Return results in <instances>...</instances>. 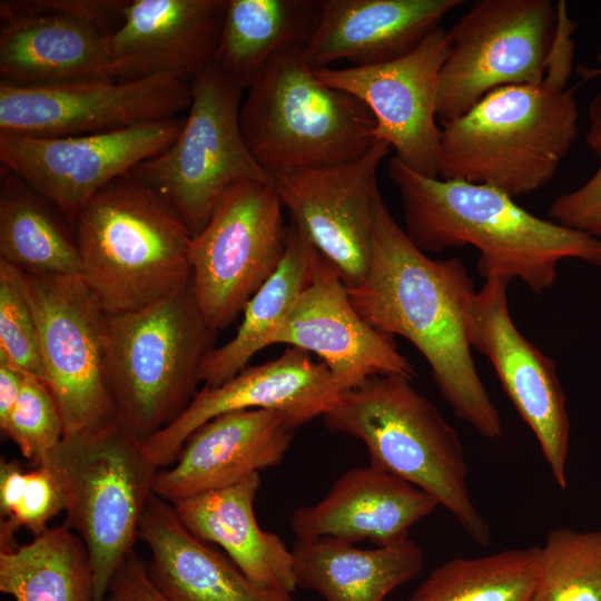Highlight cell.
Returning a JSON list of instances; mask_svg holds the SVG:
<instances>
[{"instance_id":"obj_5","label":"cell","mask_w":601,"mask_h":601,"mask_svg":"<svg viewBox=\"0 0 601 601\" xmlns=\"http://www.w3.org/2000/svg\"><path fill=\"white\" fill-rule=\"evenodd\" d=\"M322 417L332 432L362 441L371 464L426 492L476 544L490 545V524L469 492L460 436L412 380L371 376L344 391Z\"/></svg>"},{"instance_id":"obj_6","label":"cell","mask_w":601,"mask_h":601,"mask_svg":"<svg viewBox=\"0 0 601 601\" xmlns=\"http://www.w3.org/2000/svg\"><path fill=\"white\" fill-rule=\"evenodd\" d=\"M574 27L564 1H474L447 30L436 106L441 125L494 89L538 85L546 77L568 81Z\"/></svg>"},{"instance_id":"obj_42","label":"cell","mask_w":601,"mask_h":601,"mask_svg":"<svg viewBox=\"0 0 601 601\" xmlns=\"http://www.w3.org/2000/svg\"><path fill=\"white\" fill-rule=\"evenodd\" d=\"M581 75H582L585 79H589V78H592V77H597V76H600V75H601V68H600V69H593V68L582 67V68H581Z\"/></svg>"},{"instance_id":"obj_3","label":"cell","mask_w":601,"mask_h":601,"mask_svg":"<svg viewBox=\"0 0 601 601\" xmlns=\"http://www.w3.org/2000/svg\"><path fill=\"white\" fill-rule=\"evenodd\" d=\"M578 132L574 88L552 78L501 87L441 125L439 173L513 198L531 194L555 176Z\"/></svg>"},{"instance_id":"obj_21","label":"cell","mask_w":601,"mask_h":601,"mask_svg":"<svg viewBox=\"0 0 601 601\" xmlns=\"http://www.w3.org/2000/svg\"><path fill=\"white\" fill-rule=\"evenodd\" d=\"M297 427L273 410L221 414L197 428L169 469H160L152 493L170 503L226 487L278 465Z\"/></svg>"},{"instance_id":"obj_30","label":"cell","mask_w":601,"mask_h":601,"mask_svg":"<svg viewBox=\"0 0 601 601\" xmlns=\"http://www.w3.org/2000/svg\"><path fill=\"white\" fill-rule=\"evenodd\" d=\"M50 205L17 174L0 166V259L26 273L80 276L76 238Z\"/></svg>"},{"instance_id":"obj_28","label":"cell","mask_w":601,"mask_h":601,"mask_svg":"<svg viewBox=\"0 0 601 601\" xmlns=\"http://www.w3.org/2000/svg\"><path fill=\"white\" fill-rule=\"evenodd\" d=\"M318 256L319 252L306 235L290 221L279 266L246 305L234 337L205 353L199 366V382L211 387L221 385L245 368L260 349L269 346L272 335L309 285Z\"/></svg>"},{"instance_id":"obj_16","label":"cell","mask_w":601,"mask_h":601,"mask_svg":"<svg viewBox=\"0 0 601 601\" xmlns=\"http://www.w3.org/2000/svg\"><path fill=\"white\" fill-rule=\"evenodd\" d=\"M449 51L447 30H432L410 53L393 61L314 69L325 85L358 98L372 111L375 140H384L411 170L439 178L441 127L436 120L439 75Z\"/></svg>"},{"instance_id":"obj_15","label":"cell","mask_w":601,"mask_h":601,"mask_svg":"<svg viewBox=\"0 0 601 601\" xmlns=\"http://www.w3.org/2000/svg\"><path fill=\"white\" fill-rule=\"evenodd\" d=\"M391 150L377 140L354 160L270 174L292 223L337 268L347 288L358 286L370 268L376 175Z\"/></svg>"},{"instance_id":"obj_35","label":"cell","mask_w":601,"mask_h":601,"mask_svg":"<svg viewBox=\"0 0 601 601\" xmlns=\"http://www.w3.org/2000/svg\"><path fill=\"white\" fill-rule=\"evenodd\" d=\"M0 353L47 385L35 312L22 270L0 259Z\"/></svg>"},{"instance_id":"obj_31","label":"cell","mask_w":601,"mask_h":601,"mask_svg":"<svg viewBox=\"0 0 601 601\" xmlns=\"http://www.w3.org/2000/svg\"><path fill=\"white\" fill-rule=\"evenodd\" d=\"M0 591L14 601H93L90 558L65 523L0 550Z\"/></svg>"},{"instance_id":"obj_29","label":"cell","mask_w":601,"mask_h":601,"mask_svg":"<svg viewBox=\"0 0 601 601\" xmlns=\"http://www.w3.org/2000/svg\"><path fill=\"white\" fill-rule=\"evenodd\" d=\"M319 0H228L214 66L243 89L276 55L306 47Z\"/></svg>"},{"instance_id":"obj_38","label":"cell","mask_w":601,"mask_h":601,"mask_svg":"<svg viewBox=\"0 0 601 601\" xmlns=\"http://www.w3.org/2000/svg\"><path fill=\"white\" fill-rule=\"evenodd\" d=\"M128 2L129 1L122 0L13 1L20 9L68 16L95 26L109 36L119 28L122 19V11Z\"/></svg>"},{"instance_id":"obj_39","label":"cell","mask_w":601,"mask_h":601,"mask_svg":"<svg viewBox=\"0 0 601 601\" xmlns=\"http://www.w3.org/2000/svg\"><path fill=\"white\" fill-rule=\"evenodd\" d=\"M104 601H170L156 587L148 566L129 553L115 572Z\"/></svg>"},{"instance_id":"obj_2","label":"cell","mask_w":601,"mask_h":601,"mask_svg":"<svg viewBox=\"0 0 601 601\" xmlns=\"http://www.w3.org/2000/svg\"><path fill=\"white\" fill-rule=\"evenodd\" d=\"M387 176L402 199L404 231L423 253L471 245L485 279L518 278L542 294L568 258L601 267V239L532 215L487 185L426 177L395 156Z\"/></svg>"},{"instance_id":"obj_26","label":"cell","mask_w":601,"mask_h":601,"mask_svg":"<svg viewBox=\"0 0 601 601\" xmlns=\"http://www.w3.org/2000/svg\"><path fill=\"white\" fill-rule=\"evenodd\" d=\"M259 473L236 484L206 491L173 504L185 528L204 542L218 544L255 583L292 593L296 588L293 554L274 532L263 530L254 503Z\"/></svg>"},{"instance_id":"obj_8","label":"cell","mask_w":601,"mask_h":601,"mask_svg":"<svg viewBox=\"0 0 601 601\" xmlns=\"http://www.w3.org/2000/svg\"><path fill=\"white\" fill-rule=\"evenodd\" d=\"M214 333L191 280L138 311L107 314L106 375L121 422L141 442L186 410Z\"/></svg>"},{"instance_id":"obj_23","label":"cell","mask_w":601,"mask_h":601,"mask_svg":"<svg viewBox=\"0 0 601 601\" xmlns=\"http://www.w3.org/2000/svg\"><path fill=\"white\" fill-rule=\"evenodd\" d=\"M462 0H321L304 49L313 68L337 60L354 66L393 61L413 51Z\"/></svg>"},{"instance_id":"obj_18","label":"cell","mask_w":601,"mask_h":601,"mask_svg":"<svg viewBox=\"0 0 601 601\" xmlns=\"http://www.w3.org/2000/svg\"><path fill=\"white\" fill-rule=\"evenodd\" d=\"M346 388L309 353L289 346L277 358L246 366L218 386L197 392L180 416L144 442L159 467L173 464L187 439L201 425L225 413L273 410L286 414L296 427L323 416Z\"/></svg>"},{"instance_id":"obj_12","label":"cell","mask_w":601,"mask_h":601,"mask_svg":"<svg viewBox=\"0 0 601 601\" xmlns=\"http://www.w3.org/2000/svg\"><path fill=\"white\" fill-rule=\"evenodd\" d=\"M65 435L118 417L106 375L107 314L81 276L22 272Z\"/></svg>"},{"instance_id":"obj_40","label":"cell","mask_w":601,"mask_h":601,"mask_svg":"<svg viewBox=\"0 0 601 601\" xmlns=\"http://www.w3.org/2000/svg\"><path fill=\"white\" fill-rule=\"evenodd\" d=\"M27 481V471L17 460L0 462V518L10 519L21 500Z\"/></svg>"},{"instance_id":"obj_7","label":"cell","mask_w":601,"mask_h":601,"mask_svg":"<svg viewBox=\"0 0 601 601\" xmlns=\"http://www.w3.org/2000/svg\"><path fill=\"white\" fill-rule=\"evenodd\" d=\"M304 49L273 57L240 106L246 145L268 174L354 160L376 141L372 111L349 92L321 81Z\"/></svg>"},{"instance_id":"obj_41","label":"cell","mask_w":601,"mask_h":601,"mask_svg":"<svg viewBox=\"0 0 601 601\" xmlns=\"http://www.w3.org/2000/svg\"><path fill=\"white\" fill-rule=\"evenodd\" d=\"M27 373L0 353V425L12 412Z\"/></svg>"},{"instance_id":"obj_14","label":"cell","mask_w":601,"mask_h":601,"mask_svg":"<svg viewBox=\"0 0 601 601\" xmlns=\"http://www.w3.org/2000/svg\"><path fill=\"white\" fill-rule=\"evenodd\" d=\"M185 117L82 136L0 134V160L49 200L75 227L88 201L179 135Z\"/></svg>"},{"instance_id":"obj_17","label":"cell","mask_w":601,"mask_h":601,"mask_svg":"<svg viewBox=\"0 0 601 601\" xmlns=\"http://www.w3.org/2000/svg\"><path fill=\"white\" fill-rule=\"evenodd\" d=\"M504 278L486 279L469 317L471 347L492 364L505 394L534 433L551 474L566 487L570 420L555 362L512 321Z\"/></svg>"},{"instance_id":"obj_4","label":"cell","mask_w":601,"mask_h":601,"mask_svg":"<svg viewBox=\"0 0 601 601\" xmlns=\"http://www.w3.org/2000/svg\"><path fill=\"white\" fill-rule=\"evenodd\" d=\"M73 229L80 276L106 314L141 309L191 280V233L166 200L129 173L88 201Z\"/></svg>"},{"instance_id":"obj_34","label":"cell","mask_w":601,"mask_h":601,"mask_svg":"<svg viewBox=\"0 0 601 601\" xmlns=\"http://www.w3.org/2000/svg\"><path fill=\"white\" fill-rule=\"evenodd\" d=\"M0 427L32 466L43 464L65 436L62 416L51 391L30 374H26L16 405Z\"/></svg>"},{"instance_id":"obj_25","label":"cell","mask_w":601,"mask_h":601,"mask_svg":"<svg viewBox=\"0 0 601 601\" xmlns=\"http://www.w3.org/2000/svg\"><path fill=\"white\" fill-rule=\"evenodd\" d=\"M138 539L148 545V571L170 601H295L292 593L264 588L231 561L191 534L173 504L154 493L142 512Z\"/></svg>"},{"instance_id":"obj_13","label":"cell","mask_w":601,"mask_h":601,"mask_svg":"<svg viewBox=\"0 0 601 601\" xmlns=\"http://www.w3.org/2000/svg\"><path fill=\"white\" fill-rule=\"evenodd\" d=\"M191 82L169 73L132 80L90 78L18 87L0 82V134L68 137L178 117Z\"/></svg>"},{"instance_id":"obj_10","label":"cell","mask_w":601,"mask_h":601,"mask_svg":"<svg viewBox=\"0 0 601 601\" xmlns=\"http://www.w3.org/2000/svg\"><path fill=\"white\" fill-rule=\"evenodd\" d=\"M243 90L210 63L191 81L189 111L174 142L129 171L179 214L193 237L231 185H272L270 174L255 160L242 132Z\"/></svg>"},{"instance_id":"obj_20","label":"cell","mask_w":601,"mask_h":601,"mask_svg":"<svg viewBox=\"0 0 601 601\" xmlns=\"http://www.w3.org/2000/svg\"><path fill=\"white\" fill-rule=\"evenodd\" d=\"M228 0H134L109 36L114 79L169 73L191 82L213 63Z\"/></svg>"},{"instance_id":"obj_37","label":"cell","mask_w":601,"mask_h":601,"mask_svg":"<svg viewBox=\"0 0 601 601\" xmlns=\"http://www.w3.org/2000/svg\"><path fill=\"white\" fill-rule=\"evenodd\" d=\"M65 496L50 469L42 464L27 471L26 486L13 515L0 523V550L16 548L14 534L26 528L35 536L43 533L48 522L65 511Z\"/></svg>"},{"instance_id":"obj_9","label":"cell","mask_w":601,"mask_h":601,"mask_svg":"<svg viewBox=\"0 0 601 601\" xmlns=\"http://www.w3.org/2000/svg\"><path fill=\"white\" fill-rule=\"evenodd\" d=\"M43 464L65 496V524L87 548L93 601H104L115 572L134 551L160 469L119 416L99 427L66 434Z\"/></svg>"},{"instance_id":"obj_11","label":"cell","mask_w":601,"mask_h":601,"mask_svg":"<svg viewBox=\"0 0 601 601\" xmlns=\"http://www.w3.org/2000/svg\"><path fill=\"white\" fill-rule=\"evenodd\" d=\"M283 205L272 185L242 180L219 199L191 239V286L215 334L228 327L275 273L286 249Z\"/></svg>"},{"instance_id":"obj_36","label":"cell","mask_w":601,"mask_h":601,"mask_svg":"<svg viewBox=\"0 0 601 601\" xmlns=\"http://www.w3.org/2000/svg\"><path fill=\"white\" fill-rule=\"evenodd\" d=\"M584 141L600 159L594 174L579 188L561 194L551 204V220L601 239V90L589 105Z\"/></svg>"},{"instance_id":"obj_27","label":"cell","mask_w":601,"mask_h":601,"mask_svg":"<svg viewBox=\"0 0 601 601\" xmlns=\"http://www.w3.org/2000/svg\"><path fill=\"white\" fill-rule=\"evenodd\" d=\"M290 550L297 587L326 601H385L424 564L421 546L410 538L373 549L328 536L297 539Z\"/></svg>"},{"instance_id":"obj_24","label":"cell","mask_w":601,"mask_h":601,"mask_svg":"<svg viewBox=\"0 0 601 601\" xmlns=\"http://www.w3.org/2000/svg\"><path fill=\"white\" fill-rule=\"evenodd\" d=\"M0 82L26 87L112 78L109 35L68 16L0 2Z\"/></svg>"},{"instance_id":"obj_1","label":"cell","mask_w":601,"mask_h":601,"mask_svg":"<svg viewBox=\"0 0 601 601\" xmlns=\"http://www.w3.org/2000/svg\"><path fill=\"white\" fill-rule=\"evenodd\" d=\"M352 305L374 329L410 341L427 361L440 394L455 415L487 439L502 421L477 371L469 339L475 288L459 258L433 259L398 226L376 194L367 275L348 288Z\"/></svg>"},{"instance_id":"obj_22","label":"cell","mask_w":601,"mask_h":601,"mask_svg":"<svg viewBox=\"0 0 601 601\" xmlns=\"http://www.w3.org/2000/svg\"><path fill=\"white\" fill-rule=\"evenodd\" d=\"M437 506L423 490L370 463L343 473L321 501L294 511L290 528L297 539L382 546L408 539L411 528Z\"/></svg>"},{"instance_id":"obj_19","label":"cell","mask_w":601,"mask_h":601,"mask_svg":"<svg viewBox=\"0 0 601 601\" xmlns=\"http://www.w3.org/2000/svg\"><path fill=\"white\" fill-rule=\"evenodd\" d=\"M275 344L314 353L346 390L374 375L416 376L393 337L356 312L337 268L321 253L309 285L272 335Z\"/></svg>"},{"instance_id":"obj_33","label":"cell","mask_w":601,"mask_h":601,"mask_svg":"<svg viewBox=\"0 0 601 601\" xmlns=\"http://www.w3.org/2000/svg\"><path fill=\"white\" fill-rule=\"evenodd\" d=\"M530 601H601V530L550 531Z\"/></svg>"},{"instance_id":"obj_32","label":"cell","mask_w":601,"mask_h":601,"mask_svg":"<svg viewBox=\"0 0 601 601\" xmlns=\"http://www.w3.org/2000/svg\"><path fill=\"white\" fill-rule=\"evenodd\" d=\"M541 546L454 558L435 568L406 601H530Z\"/></svg>"}]
</instances>
